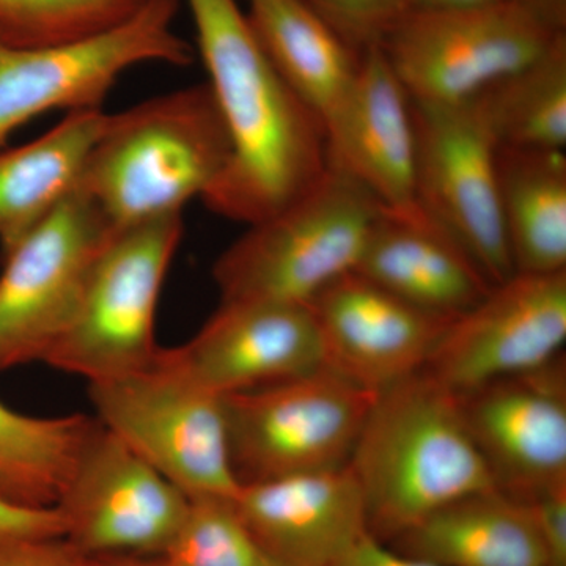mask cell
<instances>
[{
    "mask_svg": "<svg viewBox=\"0 0 566 566\" xmlns=\"http://www.w3.org/2000/svg\"><path fill=\"white\" fill-rule=\"evenodd\" d=\"M230 158L203 203L251 226L314 188L327 170L326 133L283 81L237 0H186Z\"/></svg>",
    "mask_w": 566,
    "mask_h": 566,
    "instance_id": "cell-1",
    "label": "cell"
},
{
    "mask_svg": "<svg viewBox=\"0 0 566 566\" xmlns=\"http://www.w3.org/2000/svg\"><path fill=\"white\" fill-rule=\"evenodd\" d=\"M348 465L368 532L385 543L442 506L499 490L460 397L423 370L376 395Z\"/></svg>",
    "mask_w": 566,
    "mask_h": 566,
    "instance_id": "cell-2",
    "label": "cell"
},
{
    "mask_svg": "<svg viewBox=\"0 0 566 566\" xmlns=\"http://www.w3.org/2000/svg\"><path fill=\"white\" fill-rule=\"evenodd\" d=\"M230 158L210 85H189L106 114L77 191L114 230L182 214L202 200Z\"/></svg>",
    "mask_w": 566,
    "mask_h": 566,
    "instance_id": "cell-3",
    "label": "cell"
},
{
    "mask_svg": "<svg viewBox=\"0 0 566 566\" xmlns=\"http://www.w3.org/2000/svg\"><path fill=\"white\" fill-rule=\"evenodd\" d=\"M382 207L348 175L327 167L314 188L248 230L212 268L221 303L308 305L353 273Z\"/></svg>",
    "mask_w": 566,
    "mask_h": 566,
    "instance_id": "cell-4",
    "label": "cell"
},
{
    "mask_svg": "<svg viewBox=\"0 0 566 566\" xmlns=\"http://www.w3.org/2000/svg\"><path fill=\"white\" fill-rule=\"evenodd\" d=\"M182 230V214L114 230L73 323L43 364L88 385L150 367L161 352L156 342L159 297Z\"/></svg>",
    "mask_w": 566,
    "mask_h": 566,
    "instance_id": "cell-5",
    "label": "cell"
},
{
    "mask_svg": "<svg viewBox=\"0 0 566 566\" xmlns=\"http://www.w3.org/2000/svg\"><path fill=\"white\" fill-rule=\"evenodd\" d=\"M376 392L334 368L223 397L238 485L344 468Z\"/></svg>",
    "mask_w": 566,
    "mask_h": 566,
    "instance_id": "cell-6",
    "label": "cell"
},
{
    "mask_svg": "<svg viewBox=\"0 0 566 566\" xmlns=\"http://www.w3.org/2000/svg\"><path fill=\"white\" fill-rule=\"evenodd\" d=\"M565 29L516 3L408 10L378 44L412 103L457 106L551 50Z\"/></svg>",
    "mask_w": 566,
    "mask_h": 566,
    "instance_id": "cell-7",
    "label": "cell"
},
{
    "mask_svg": "<svg viewBox=\"0 0 566 566\" xmlns=\"http://www.w3.org/2000/svg\"><path fill=\"white\" fill-rule=\"evenodd\" d=\"M88 397L99 423L189 499H233L240 491L223 397L193 381L166 348L137 374L91 382Z\"/></svg>",
    "mask_w": 566,
    "mask_h": 566,
    "instance_id": "cell-8",
    "label": "cell"
},
{
    "mask_svg": "<svg viewBox=\"0 0 566 566\" xmlns=\"http://www.w3.org/2000/svg\"><path fill=\"white\" fill-rule=\"evenodd\" d=\"M180 0H145L109 31L54 46L0 43V148L48 112L103 109L126 71L145 63L186 66L193 52L174 29Z\"/></svg>",
    "mask_w": 566,
    "mask_h": 566,
    "instance_id": "cell-9",
    "label": "cell"
},
{
    "mask_svg": "<svg viewBox=\"0 0 566 566\" xmlns=\"http://www.w3.org/2000/svg\"><path fill=\"white\" fill-rule=\"evenodd\" d=\"M112 232L102 212L76 189L2 256L0 374L44 363L73 323Z\"/></svg>",
    "mask_w": 566,
    "mask_h": 566,
    "instance_id": "cell-10",
    "label": "cell"
},
{
    "mask_svg": "<svg viewBox=\"0 0 566 566\" xmlns=\"http://www.w3.org/2000/svg\"><path fill=\"white\" fill-rule=\"evenodd\" d=\"M416 199L476 264L491 285L516 273L499 205L497 145L469 103L411 102Z\"/></svg>",
    "mask_w": 566,
    "mask_h": 566,
    "instance_id": "cell-11",
    "label": "cell"
},
{
    "mask_svg": "<svg viewBox=\"0 0 566 566\" xmlns=\"http://www.w3.org/2000/svg\"><path fill=\"white\" fill-rule=\"evenodd\" d=\"M189 504L188 495L98 420L55 506L63 538L84 556L163 557Z\"/></svg>",
    "mask_w": 566,
    "mask_h": 566,
    "instance_id": "cell-12",
    "label": "cell"
},
{
    "mask_svg": "<svg viewBox=\"0 0 566 566\" xmlns=\"http://www.w3.org/2000/svg\"><path fill=\"white\" fill-rule=\"evenodd\" d=\"M565 340L566 271L515 273L450 322L422 370L464 395L549 364Z\"/></svg>",
    "mask_w": 566,
    "mask_h": 566,
    "instance_id": "cell-13",
    "label": "cell"
},
{
    "mask_svg": "<svg viewBox=\"0 0 566 566\" xmlns=\"http://www.w3.org/2000/svg\"><path fill=\"white\" fill-rule=\"evenodd\" d=\"M458 397L499 490L526 501L566 482L564 356Z\"/></svg>",
    "mask_w": 566,
    "mask_h": 566,
    "instance_id": "cell-14",
    "label": "cell"
},
{
    "mask_svg": "<svg viewBox=\"0 0 566 566\" xmlns=\"http://www.w3.org/2000/svg\"><path fill=\"white\" fill-rule=\"evenodd\" d=\"M166 353L219 397L275 385L326 365L311 305L271 301L221 303L199 333Z\"/></svg>",
    "mask_w": 566,
    "mask_h": 566,
    "instance_id": "cell-15",
    "label": "cell"
},
{
    "mask_svg": "<svg viewBox=\"0 0 566 566\" xmlns=\"http://www.w3.org/2000/svg\"><path fill=\"white\" fill-rule=\"evenodd\" d=\"M308 305L327 367L376 394L422 370L453 319L406 303L356 271Z\"/></svg>",
    "mask_w": 566,
    "mask_h": 566,
    "instance_id": "cell-16",
    "label": "cell"
},
{
    "mask_svg": "<svg viewBox=\"0 0 566 566\" xmlns=\"http://www.w3.org/2000/svg\"><path fill=\"white\" fill-rule=\"evenodd\" d=\"M327 167L348 175L387 211L416 212L411 99L381 48L360 52L348 103L326 129Z\"/></svg>",
    "mask_w": 566,
    "mask_h": 566,
    "instance_id": "cell-17",
    "label": "cell"
},
{
    "mask_svg": "<svg viewBox=\"0 0 566 566\" xmlns=\"http://www.w3.org/2000/svg\"><path fill=\"white\" fill-rule=\"evenodd\" d=\"M234 509L281 566H331L367 534L352 469H331L240 486Z\"/></svg>",
    "mask_w": 566,
    "mask_h": 566,
    "instance_id": "cell-18",
    "label": "cell"
},
{
    "mask_svg": "<svg viewBox=\"0 0 566 566\" xmlns=\"http://www.w3.org/2000/svg\"><path fill=\"white\" fill-rule=\"evenodd\" d=\"M354 271L406 303L452 318L493 289L471 256L422 210L382 208Z\"/></svg>",
    "mask_w": 566,
    "mask_h": 566,
    "instance_id": "cell-19",
    "label": "cell"
},
{
    "mask_svg": "<svg viewBox=\"0 0 566 566\" xmlns=\"http://www.w3.org/2000/svg\"><path fill=\"white\" fill-rule=\"evenodd\" d=\"M387 545L439 566H549L531 505L501 490L442 506Z\"/></svg>",
    "mask_w": 566,
    "mask_h": 566,
    "instance_id": "cell-20",
    "label": "cell"
},
{
    "mask_svg": "<svg viewBox=\"0 0 566 566\" xmlns=\"http://www.w3.org/2000/svg\"><path fill=\"white\" fill-rule=\"evenodd\" d=\"M248 3L245 14L268 57L326 133L352 96L360 54L305 0Z\"/></svg>",
    "mask_w": 566,
    "mask_h": 566,
    "instance_id": "cell-21",
    "label": "cell"
},
{
    "mask_svg": "<svg viewBox=\"0 0 566 566\" xmlns=\"http://www.w3.org/2000/svg\"><path fill=\"white\" fill-rule=\"evenodd\" d=\"M107 112H70L54 128L13 148H0V252L22 238L76 191Z\"/></svg>",
    "mask_w": 566,
    "mask_h": 566,
    "instance_id": "cell-22",
    "label": "cell"
},
{
    "mask_svg": "<svg viewBox=\"0 0 566 566\" xmlns=\"http://www.w3.org/2000/svg\"><path fill=\"white\" fill-rule=\"evenodd\" d=\"M499 205L516 273L566 271V155L497 147Z\"/></svg>",
    "mask_w": 566,
    "mask_h": 566,
    "instance_id": "cell-23",
    "label": "cell"
},
{
    "mask_svg": "<svg viewBox=\"0 0 566 566\" xmlns=\"http://www.w3.org/2000/svg\"><path fill=\"white\" fill-rule=\"evenodd\" d=\"M95 416H29L0 401V497L31 509L57 505Z\"/></svg>",
    "mask_w": 566,
    "mask_h": 566,
    "instance_id": "cell-24",
    "label": "cell"
},
{
    "mask_svg": "<svg viewBox=\"0 0 566 566\" xmlns=\"http://www.w3.org/2000/svg\"><path fill=\"white\" fill-rule=\"evenodd\" d=\"M497 147H566V35L468 102Z\"/></svg>",
    "mask_w": 566,
    "mask_h": 566,
    "instance_id": "cell-25",
    "label": "cell"
},
{
    "mask_svg": "<svg viewBox=\"0 0 566 566\" xmlns=\"http://www.w3.org/2000/svg\"><path fill=\"white\" fill-rule=\"evenodd\" d=\"M145 0H0V43L54 46L87 39L132 18Z\"/></svg>",
    "mask_w": 566,
    "mask_h": 566,
    "instance_id": "cell-26",
    "label": "cell"
},
{
    "mask_svg": "<svg viewBox=\"0 0 566 566\" xmlns=\"http://www.w3.org/2000/svg\"><path fill=\"white\" fill-rule=\"evenodd\" d=\"M167 566H281L245 526L233 499H191L163 556Z\"/></svg>",
    "mask_w": 566,
    "mask_h": 566,
    "instance_id": "cell-27",
    "label": "cell"
},
{
    "mask_svg": "<svg viewBox=\"0 0 566 566\" xmlns=\"http://www.w3.org/2000/svg\"><path fill=\"white\" fill-rule=\"evenodd\" d=\"M357 54L381 43L406 11L405 0H305Z\"/></svg>",
    "mask_w": 566,
    "mask_h": 566,
    "instance_id": "cell-28",
    "label": "cell"
},
{
    "mask_svg": "<svg viewBox=\"0 0 566 566\" xmlns=\"http://www.w3.org/2000/svg\"><path fill=\"white\" fill-rule=\"evenodd\" d=\"M534 513L549 566H566V482L526 499Z\"/></svg>",
    "mask_w": 566,
    "mask_h": 566,
    "instance_id": "cell-29",
    "label": "cell"
},
{
    "mask_svg": "<svg viewBox=\"0 0 566 566\" xmlns=\"http://www.w3.org/2000/svg\"><path fill=\"white\" fill-rule=\"evenodd\" d=\"M0 566H91L65 538L0 539Z\"/></svg>",
    "mask_w": 566,
    "mask_h": 566,
    "instance_id": "cell-30",
    "label": "cell"
},
{
    "mask_svg": "<svg viewBox=\"0 0 566 566\" xmlns=\"http://www.w3.org/2000/svg\"><path fill=\"white\" fill-rule=\"evenodd\" d=\"M65 526L57 506L31 509L0 497V539L63 538Z\"/></svg>",
    "mask_w": 566,
    "mask_h": 566,
    "instance_id": "cell-31",
    "label": "cell"
},
{
    "mask_svg": "<svg viewBox=\"0 0 566 566\" xmlns=\"http://www.w3.org/2000/svg\"><path fill=\"white\" fill-rule=\"evenodd\" d=\"M331 566H439L431 562L408 556L381 539L375 538L370 532L360 536L345 554H342Z\"/></svg>",
    "mask_w": 566,
    "mask_h": 566,
    "instance_id": "cell-32",
    "label": "cell"
},
{
    "mask_svg": "<svg viewBox=\"0 0 566 566\" xmlns=\"http://www.w3.org/2000/svg\"><path fill=\"white\" fill-rule=\"evenodd\" d=\"M506 2L526 7L553 22L557 28L565 29L566 0H506Z\"/></svg>",
    "mask_w": 566,
    "mask_h": 566,
    "instance_id": "cell-33",
    "label": "cell"
},
{
    "mask_svg": "<svg viewBox=\"0 0 566 566\" xmlns=\"http://www.w3.org/2000/svg\"><path fill=\"white\" fill-rule=\"evenodd\" d=\"M497 0H405L408 10H452L465 7L486 6Z\"/></svg>",
    "mask_w": 566,
    "mask_h": 566,
    "instance_id": "cell-34",
    "label": "cell"
},
{
    "mask_svg": "<svg viewBox=\"0 0 566 566\" xmlns=\"http://www.w3.org/2000/svg\"><path fill=\"white\" fill-rule=\"evenodd\" d=\"M91 566H167L163 557H91Z\"/></svg>",
    "mask_w": 566,
    "mask_h": 566,
    "instance_id": "cell-35",
    "label": "cell"
}]
</instances>
